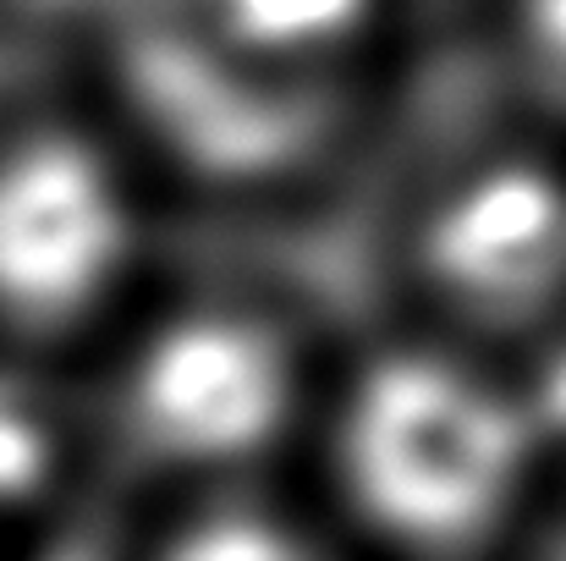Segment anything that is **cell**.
Wrapping results in <instances>:
<instances>
[{
  "label": "cell",
  "instance_id": "1",
  "mask_svg": "<svg viewBox=\"0 0 566 561\" xmlns=\"http://www.w3.org/2000/svg\"><path fill=\"white\" fill-rule=\"evenodd\" d=\"M545 457L523 380L446 342L375 353L331 413L347 512L407 561L490 557L528 512Z\"/></svg>",
  "mask_w": 566,
  "mask_h": 561
},
{
  "label": "cell",
  "instance_id": "2",
  "mask_svg": "<svg viewBox=\"0 0 566 561\" xmlns=\"http://www.w3.org/2000/svg\"><path fill=\"white\" fill-rule=\"evenodd\" d=\"M308 380L286 325L253 303L166 314L122 370L127 440L182 479H242L297 429Z\"/></svg>",
  "mask_w": 566,
  "mask_h": 561
},
{
  "label": "cell",
  "instance_id": "3",
  "mask_svg": "<svg viewBox=\"0 0 566 561\" xmlns=\"http://www.w3.org/2000/svg\"><path fill=\"white\" fill-rule=\"evenodd\" d=\"M144 204L127 160L88 127L39 122L0 138V325L66 336L133 281Z\"/></svg>",
  "mask_w": 566,
  "mask_h": 561
},
{
  "label": "cell",
  "instance_id": "4",
  "mask_svg": "<svg viewBox=\"0 0 566 561\" xmlns=\"http://www.w3.org/2000/svg\"><path fill=\"white\" fill-rule=\"evenodd\" d=\"M418 264L446 314L473 331H534L566 314V172L490 155L440 183L418 226Z\"/></svg>",
  "mask_w": 566,
  "mask_h": 561
},
{
  "label": "cell",
  "instance_id": "5",
  "mask_svg": "<svg viewBox=\"0 0 566 561\" xmlns=\"http://www.w3.org/2000/svg\"><path fill=\"white\" fill-rule=\"evenodd\" d=\"M171 6L231 55L303 83H325V72L358 55L390 11V0H171Z\"/></svg>",
  "mask_w": 566,
  "mask_h": 561
},
{
  "label": "cell",
  "instance_id": "6",
  "mask_svg": "<svg viewBox=\"0 0 566 561\" xmlns=\"http://www.w3.org/2000/svg\"><path fill=\"white\" fill-rule=\"evenodd\" d=\"M149 561H336L303 523L259 501H209L182 518Z\"/></svg>",
  "mask_w": 566,
  "mask_h": 561
},
{
  "label": "cell",
  "instance_id": "7",
  "mask_svg": "<svg viewBox=\"0 0 566 561\" xmlns=\"http://www.w3.org/2000/svg\"><path fill=\"white\" fill-rule=\"evenodd\" d=\"M61 457V429L50 413V396L28 380L0 374V512L28 501Z\"/></svg>",
  "mask_w": 566,
  "mask_h": 561
},
{
  "label": "cell",
  "instance_id": "8",
  "mask_svg": "<svg viewBox=\"0 0 566 561\" xmlns=\"http://www.w3.org/2000/svg\"><path fill=\"white\" fill-rule=\"evenodd\" d=\"M506 17L528 72L566 94V0H506Z\"/></svg>",
  "mask_w": 566,
  "mask_h": 561
},
{
  "label": "cell",
  "instance_id": "9",
  "mask_svg": "<svg viewBox=\"0 0 566 561\" xmlns=\"http://www.w3.org/2000/svg\"><path fill=\"white\" fill-rule=\"evenodd\" d=\"M28 6H39V11H72V6H88V0H28Z\"/></svg>",
  "mask_w": 566,
  "mask_h": 561
}]
</instances>
